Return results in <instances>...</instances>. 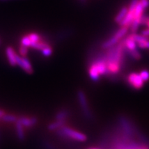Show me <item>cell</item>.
I'll return each mask as SVG.
<instances>
[{
  "label": "cell",
  "mask_w": 149,
  "mask_h": 149,
  "mask_svg": "<svg viewBox=\"0 0 149 149\" xmlns=\"http://www.w3.org/2000/svg\"><path fill=\"white\" fill-rule=\"evenodd\" d=\"M106 53L107 64V74H115L120 72L122 66L124 53L126 48L124 40H121L115 45L108 48Z\"/></svg>",
  "instance_id": "6da1fadb"
},
{
  "label": "cell",
  "mask_w": 149,
  "mask_h": 149,
  "mask_svg": "<svg viewBox=\"0 0 149 149\" xmlns=\"http://www.w3.org/2000/svg\"><path fill=\"white\" fill-rule=\"evenodd\" d=\"M90 77L94 81H97L100 77L107 74V64L106 55L100 57L96 61H93L88 69Z\"/></svg>",
  "instance_id": "7a4b0ae2"
},
{
  "label": "cell",
  "mask_w": 149,
  "mask_h": 149,
  "mask_svg": "<svg viewBox=\"0 0 149 149\" xmlns=\"http://www.w3.org/2000/svg\"><path fill=\"white\" fill-rule=\"evenodd\" d=\"M57 132V134L61 137H68L75 141H85L87 139V137L84 133L74 130L69 127H66V126H62L58 128Z\"/></svg>",
  "instance_id": "3957f363"
},
{
  "label": "cell",
  "mask_w": 149,
  "mask_h": 149,
  "mask_svg": "<svg viewBox=\"0 0 149 149\" xmlns=\"http://www.w3.org/2000/svg\"><path fill=\"white\" fill-rule=\"evenodd\" d=\"M128 26H121V28L115 33L109 40H106L105 42L102 43V48L103 49H108L111 46L115 45L122 40L123 37L127 34L128 31Z\"/></svg>",
  "instance_id": "277c9868"
},
{
  "label": "cell",
  "mask_w": 149,
  "mask_h": 149,
  "mask_svg": "<svg viewBox=\"0 0 149 149\" xmlns=\"http://www.w3.org/2000/svg\"><path fill=\"white\" fill-rule=\"evenodd\" d=\"M127 81L132 88L137 89V90L142 88L144 84V81L141 79V76L139 75V74L136 73V72H131L128 74Z\"/></svg>",
  "instance_id": "5b68a950"
},
{
  "label": "cell",
  "mask_w": 149,
  "mask_h": 149,
  "mask_svg": "<svg viewBox=\"0 0 149 149\" xmlns=\"http://www.w3.org/2000/svg\"><path fill=\"white\" fill-rule=\"evenodd\" d=\"M77 96L78 99H79V104L84 112V114L86 117H88V119L92 118L93 115L90 109H89V107L88 105V101H87L85 93L82 91H79L77 93Z\"/></svg>",
  "instance_id": "8992f818"
},
{
  "label": "cell",
  "mask_w": 149,
  "mask_h": 149,
  "mask_svg": "<svg viewBox=\"0 0 149 149\" xmlns=\"http://www.w3.org/2000/svg\"><path fill=\"white\" fill-rule=\"evenodd\" d=\"M16 61L17 65L19 66L28 74L33 73V69L31 66V64L30 63L29 59L26 57H21L19 55L16 54Z\"/></svg>",
  "instance_id": "52a82bcc"
},
{
  "label": "cell",
  "mask_w": 149,
  "mask_h": 149,
  "mask_svg": "<svg viewBox=\"0 0 149 149\" xmlns=\"http://www.w3.org/2000/svg\"><path fill=\"white\" fill-rule=\"evenodd\" d=\"M17 121L23 125V126L26 127H31L37 124V120L36 117H21L17 119Z\"/></svg>",
  "instance_id": "ba28073f"
},
{
  "label": "cell",
  "mask_w": 149,
  "mask_h": 149,
  "mask_svg": "<svg viewBox=\"0 0 149 149\" xmlns=\"http://www.w3.org/2000/svg\"><path fill=\"white\" fill-rule=\"evenodd\" d=\"M6 53L7 57H8L9 64L13 66H16V53L14 51L13 48L10 47V46H8L6 49Z\"/></svg>",
  "instance_id": "9c48e42d"
},
{
  "label": "cell",
  "mask_w": 149,
  "mask_h": 149,
  "mask_svg": "<svg viewBox=\"0 0 149 149\" xmlns=\"http://www.w3.org/2000/svg\"><path fill=\"white\" fill-rule=\"evenodd\" d=\"M124 42L126 49L128 51H132L136 48V42L134 40L131 34L128 35V37L124 39Z\"/></svg>",
  "instance_id": "30bf717a"
},
{
  "label": "cell",
  "mask_w": 149,
  "mask_h": 149,
  "mask_svg": "<svg viewBox=\"0 0 149 149\" xmlns=\"http://www.w3.org/2000/svg\"><path fill=\"white\" fill-rule=\"evenodd\" d=\"M128 10V8L127 6H124L121 8L120 12L118 13V14L117 15L116 17L115 18V22L116 23L120 24L121 22H122V20L124 19V17H125L126 14H127Z\"/></svg>",
  "instance_id": "8fae6325"
},
{
  "label": "cell",
  "mask_w": 149,
  "mask_h": 149,
  "mask_svg": "<svg viewBox=\"0 0 149 149\" xmlns=\"http://www.w3.org/2000/svg\"><path fill=\"white\" fill-rule=\"evenodd\" d=\"M16 130H17V135L18 139L20 141H24L25 139V134L24 132L23 125L17 120L16 122Z\"/></svg>",
  "instance_id": "7c38bea8"
},
{
  "label": "cell",
  "mask_w": 149,
  "mask_h": 149,
  "mask_svg": "<svg viewBox=\"0 0 149 149\" xmlns=\"http://www.w3.org/2000/svg\"><path fill=\"white\" fill-rule=\"evenodd\" d=\"M65 121L64 120H57V122H53L48 126V128L51 130H57L58 128L62 127L64 126Z\"/></svg>",
  "instance_id": "4fadbf2b"
},
{
  "label": "cell",
  "mask_w": 149,
  "mask_h": 149,
  "mask_svg": "<svg viewBox=\"0 0 149 149\" xmlns=\"http://www.w3.org/2000/svg\"><path fill=\"white\" fill-rule=\"evenodd\" d=\"M49 46V45H48V44L46 42L40 40L39 42H37L35 43H33V44H31V47L35 48V49L41 50V51H42V50L44 49V48L47 47V46Z\"/></svg>",
  "instance_id": "5bb4252c"
},
{
  "label": "cell",
  "mask_w": 149,
  "mask_h": 149,
  "mask_svg": "<svg viewBox=\"0 0 149 149\" xmlns=\"http://www.w3.org/2000/svg\"><path fill=\"white\" fill-rule=\"evenodd\" d=\"M3 121L4 122H17V117L15 115H11V114H5L3 116L1 117Z\"/></svg>",
  "instance_id": "9a60e30c"
},
{
  "label": "cell",
  "mask_w": 149,
  "mask_h": 149,
  "mask_svg": "<svg viewBox=\"0 0 149 149\" xmlns=\"http://www.w3.org/2000/svg\"><path fill=\"white\" fill-rule=\"evenodd\" d=\"M128 54H129L130 57H132L133 59H135V60H139V59H141V55L139 52L137 51V49L132 50V51H128Z\"/></svg>",
  "instance_id": "2e32d148"
},
{
  "label": "cell",
  "mask_w": 149,
  "mask_h": 149,
  "mask_svg": "<svg viewBox=\"0 0 149 149\" xmlns=\"http://www.w3.org/2000/svg\"><path fill=\"white\" fill-rule=\"evenodd\" d=\"M68 113L66 111H61L58 112L56 115V120H64L65 121V119L66 118Z\"/></svg>",
  "instance_id": "e0dca14e"
},
{
  "label": "cell",
  "mask_w": 149,
  "mask_h": 149,
  "mask_svg": "<svg viewBox=\"0 0 149 149\" xmlns=\"http://www.w3.org/2000/svg\"><path fill=\"white\" fill-rule=\"evenodd\" d=\"M139 75L141 76V79L144 82H147L149 81V71L147 70H143L139 72Z\"/></svg>",
  "instance_id": "ac0fdd59"
},
{
  "label": "cell",
  "mask_w": 149,
  "mask_h": 149,
  "mask_svg": "<svg viewBox=\"0 0 149 149\" xmlns=\"http://www.w3.org/2000/svg\"><path fill=\"white\" fill-rule=\"evenodd\" d=\"M29 37L31 42V44H32L33 43H35L41 40L40 36L38 34H37V33H31V34L29 35Z\"/></svg>",
  "instance_id": "d6986e66"
},
{
  "label": "cell",
  "mask_w": 149,
  "mask_h": 149,
  "mask_svg": "<svg viewBox=\"0 0 149 149\" xmlns=\"http://www.w3.org/2000/svg\"><path fill=\"white\" fill-rule=\"evenodd\" d=\"M22 45L27 46V47H31V40H30L29 35H26V36L22 37Z\"/></svg>",
  "instance_id": "ffe728a7"
},
{
  "label": "cell",
  "mask_w": 149,
  "mask_h": 149,
  "mask_svg": "<svg viewBox=\"0 0 149 149\" xmlns=\"http://www.w3.org/2000/svg\"><path fill=\"white\" fill-rule=\"evenodd\" d=\"M42 51L43 55L44 56H46V57H49V56L51 55L52 53H53V49H52L51 46H48L47 47L44 48Z\"/></svg>",
  "instance_id": "44dd1931"
},
{
  "label": "cell",
  "mask_w": 149,
  "mask_h": 149,
  "mask_svg": "<svg viewBox=\"0 0 149 149\" xmlns=\"http://www.w3.org/2000/svg\"><path fill=\"white\" fill-rule=\"evenodd\" d=\"M137 44H138V46L139 48H144V49H145V48H146V49H149V40H148V39L142 41V42H138Z\"/></svg>",
  "instance_id": "7402d4cb"
},
{
  "label": "cell",
  "mask_w": 149,
  "mask_h": 149,
  "mask_svg": "<svg viewBox=\"0 0 149 149\" xmlns=\"http://www.w3.org/2000/svg\"><path fill=\"white\" fill-rule=\"evenodd\" d=\"M19 53L22 57H26L28 54V47L24 45H21L19 47Z\"/></svg>",
  "instance_id": "603a6c76"
},
{
  "label": "cell",
  "mask_w": 149,
  "mask_h": 149,
  "mask_svg": "<svg viewBox=\"0 0 149 149\" xmlns=\"http://www.w3.org/2000/svg\"><path fill=\"white\" fill-rule=\"evenodd\" d=\"M139 1L144 9H146L149 7V0H139Z\"/></svg>",
  "instance_id": "cb8c5ba5"
},
{
  "label": "cell",
  "mask_w": 149,
  "mask_h": 149,
  "mask_svg": "<svg viewBox=\"0 0 149 149\" xmlns=\"http://www.w3.org/2000/svg\"><path fill=\"white\" fill-rule=\"evenodd\" d=\"M146 24L147 26H148V28H149V17H144L143 16L142 19H141V24Z\"/></svg>",
  "instance_id": "d4e9b609"
},
{
  "label": "cell",
  "mask_w": 149,
  "mask_h": 149,
  "mask_svg": "<svg viewBox=\"0 0 149 149\" xmlns=\"http://www.w3.org/2000/svg\"><path fill=\"white\" fill-rule=\"evenodd\" d=\"M141 35H142L143 36H144V37H149V28H148V29H144V31H141Z\"/></svg>",
  "instance_id": "484cf974"
},
{
  "label": "cell",
  "mask_w": 149,
  "mask_h": 149,
  "mask_svg": "<svg viewBox=\"0 0 149 149\" xmlns=\"http://www.w3.org/2000/svg\"><path fill=\"white\" fill-rule=\"evenodd\" d=\"M4 115H5L4 111H2V110H0V119H1V117H2Z\"/></svg>",
  "instance_id": "4316f807"
},
{
  "label": "cell",
  "mask_w": 149,
  "mask_h": 149,
  "mask_svg": "<svg viewBox=\"0 0 149 149\" xmlns=\"http://www.w3.org/2000/svg\"><path fill=\"white\" fill-rule=\"evenodd\" d=\"M0 139H1V135H0Z\"/></svg>",
  "instance_id": "83f0119b"
},
{
  "label": "cell",
  "mask_w": 149,
  "mask_h": 149,
  "mask_svg": "<svg viewBox=\"0 0 149 149\" xmlns=\"http://www.w3.org/2000/svg\"><path fill=\"white\" fill-rule=\"evenodd\" d=\"M90 149H96V148H90Z\"/></svg>",
  "instance_id": "f1b7e54d"
}]
</instances>
